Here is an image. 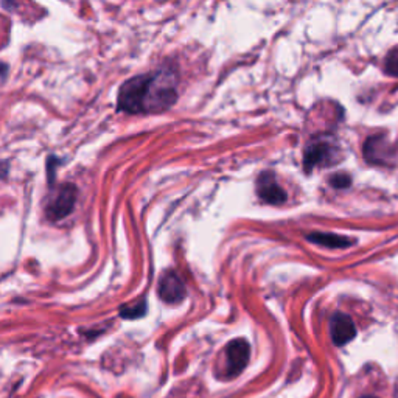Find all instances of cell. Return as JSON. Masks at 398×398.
<instances>
[{"label": "cell", "mask_w": 398, "mask_h": 398, "mask_svg": "<svg viewBox=\"0 0 398 398\" xmlns=\"http://www.w3.org/2000/svg\"><path fill=\"white\" fill-rule=\"evenodd\" d=\"M330 336L335 345L341 347L357 336V327L347 314L336 313L330 321Z\"/></svg>", "instance_id": "obj_8"}, {"label": "cell", "mask_w": 398, "mask_h": 398, "mask_svg": "<svg viewBox=\"0 0 398 398\" xmlns=\"http://www.w3.org/2000/svg\"><path fill=\"white\" fill-rule=\"evenodd\" d=\"M328 182L335 188H347V187L352 186V178L347 173H336V174L331 176Z\"/></svg>", "instance_id": "obj_12"}, {"label": "cell", "mask_w": 398, "mask_h": 398, "mask_svg": "<svg viewBox=\"0 0 398 398\" xmlns=\"http://www.w3.org/2000/svg\"><path fill=\"white\" fill-rule=\"evenodd\" d=\"M307 240L314 243V245L326 246V248H331V249L350 248V246H353V243H355L352 238L342 237V235H338V233H323V232L309 233V235H307Z\"/></svg>", "instance_id": "obj_9"}, {"label": "cell", "mask_w": 398, "mask_h": 398, "mask_svg": "<svg viewBox=\"0 0 398 398\" xmlns=\"http://www.w3.org/2000/svg\"><path fill=\"white\" fill-rule=\"evenodd\" d=\"M385 70L390 77H398V47L392 49L385 60Z\"/></svg>", "instance_id": "obj_11"}, {"label": "cell", "mask_w": 398, "mask_h": 398, "mask_svg": "<svg viewBox=\"0 0 398 398\" xmlns=\"http://www.w3.org/2000/svg\"><path fill=\"white\" fill-rule=\"evenodd\" d=\"M394 150L385 136H372L364 143V158L368 164L387 165L392 160Z\"/></svg>", "instance_id": "obj_6"}, {"label": "cell", "mask_w": 398, "mask_h": 398, "mask_svg": "<svg viewBox=\"0 0 398 398\" xmlns=\"http://www.w3.org/2000/svg\"><path fill=\"white\" fill-rule=\"evenodd\" d=\"M146 313V302L142 299L134 304H127L120 308V318L123 319H139Z\"/></svg>", "instance_id": "obj_10"}, {"label": "cell", "mask_w": 398, "mask_h": 398, "mask_svg": "<svg viewBox=\"0 0 398 398\" xmlns=\"http://www.w3.org/2000/svg\"><path fill=\"white\" fill-rule=\"evenodd\" d=\"M77 187L73 184H63L53 195L50 196L46 205V217L50 221H61L75 209Z\"/></svg>", "instance_id": "obj_3"}, {"label": "cell", "mask_w": 398, "mask_h": 398, "mask_svg": "<svg viewBox=\"0 0 398 398\" xmlns=\"http://www.w3.org/2000/svg\"><path fill=\"white\" fill-rule=\"evenodd\" d=\"M0 38H2V30H0Z\"/></svg>", "instance_id": "obj_14"}, {"label": "cell", "mask_w": 398, "mask_h": 398, "mask_svg": "<svg viewBox=\"0 0 398 398\" xmlns=\"http://www.w3.org/2000/svg\"><path fill=\"white\" fill-rule=\"evenodd\" d=\"M361 398H377V397H372V395H366V397H361Z\"/></svg>", "instance_id": "obj_13"}, {"label": "cell", "mask_w": 398, "mask_h": 398, "mask_svg": "<svg viewBox=\"0 0 398 398\" xmlns=\"http://www.w3.org/2000/svg\"><path fill=\"white\" fill-rule=\"evenodd\" d=\"M257 193L263 199L264 203L272 205H280L286 203L288 195L286 191L278 186L276 176L272 172H264L257 179Z\"/></svg>", "instance_id": "obj_7"}, {"label": "cell", "mask_w": 398, "mask_h": 398, "mask_svg": "<svg viewBox=\"0 0 398 398\" xmlns=\"http://www.w3.org/2000/svg\"><path fill=\"white\" fill-rule=\"evenodd\" d=\"M341 160V150L330 139H318L309 143L304 153V167L307 172L313 168L336 165Z\"/></svg>", "instance_id": "obj_2"}, {"label": "cell", "mask_w": 398, "mask_h": 398, "mask_svg": "<svg viewBox=\"0 0 398 398\" xmlns=\"http://www.w3.org/2000/svg\"><path fill=\"white\" fill-rule=\"evenodd\" d=\"M227 375L231 378L238 377L245 371L250 359V347L245 339H233L226 347Z\"/></svg>", "instance_id": "obj_5"}, {"label": "cell", "mask_w": 398, "mask_h": 398, "mask_svg": "<svg viewBox=\"0 0 398 398\" xmlns=\"http://www.w3.org/2000/svg\"><path fill=\"white\" fill-rule=\"evenodd\" d=\"M159 297L165 302V304H179L186 299V285H184L182 278L176 274L174 271H165L159 278L158 285Z\"/></svg>", "instance_id": "obj_4"}, {"label": "cell", "mask_w": 398, "mask_h": 398, "mask_svg": "<svg viewBox=\"0 0 398 398\" xmlns=\"http://www.w3.org/2000/svg\"><path fill=\"white\" fill-rule=\"evenodd\" d=\"M178 98V77L162 69L137 75L123 83L119 91V110L128 114H159Z\"/></svg>", "instance_id": "obj_1"}]
</instances>
